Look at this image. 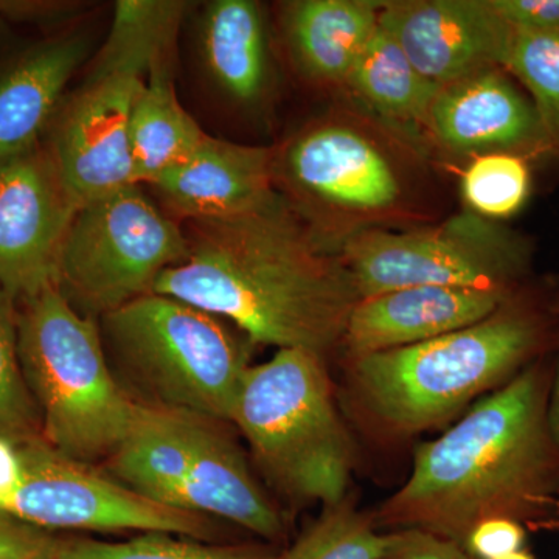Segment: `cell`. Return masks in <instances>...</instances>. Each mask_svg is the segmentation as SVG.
<instances>
[{
    "instance_id": "obj_33",
    "label": "cell",
    "mask_w": 559,
    "mask_h": 559,
    "mask_svg": "<svg viewBox=\"0 0 559 559\" xmlns=\"http://www.w3.org/2000/svg\"><path fill=\"white\" fill-rule=\"evenodd\" d=\"M75 2H27V0H0V16L11 21L58 22L75 16L83 10Z\"/></svg>"
},
{
    "instance_id": "obj_34",
    "label": "cell",
    "mask_w": 559,
    "mask_h": 559,
    "mask_svg": "<svg viewBox=\"0 0 559 559\" xmlns=\"http://www.w3.org/2000/svg\"><path fill=\"white\" fill-rule=\"evenodd\" d=\"M549 418L551 432L559 447V342L557 352H555V374L554 384H551Z\"/></svg>"
},
{
    "instance_id": "obj_28",
    "label": "cell",
    "mask_w": 559,
    "mask_h": 559,
    "mask_svg": "<svg viewBox=\"0 0 559 559\" xmlns=\"http://www.w3.org/2000/svg\"><path fill=\"white\" fill-rule=\"evenodd\" d=\"M0 439L24 443L43 439L38 407L22 374L16 310L0 294Z\"/></svg>"
},
{
    "instance_id": "obj_7",
    "label": "cell",
    "mask_w": 559,
    "mask_h": 559,
    "mask_svg": "<svg viewBox=\"0 0 559 559\" xmlns=\"http://www.w3.org/2000/svg\"><path fill=\"white\" fill-rule=\"evenodd\" d=\"M110 369L142 406L230 423L253 342L230 323L151 293L98 319Z\"/></svg>"
},
{
    "instance_id": "obj_35",
    "label": "cell",
    "mask_w": 559,
    "mask_h": 559,
    "mask_svg": "<svg viewBox=\"0 0 559 559\" xmlns=\"http://www.w3.org/2000/svg\"><path fill=\"white\" fill-rule=\"evenodd\" d=\"M498 559H536L535 555L532 551L522 549L516 551V554L507 555V557L498 558Z\"/></svg>"
},
{
    "instance_id": "obj_29",
    "label": "cell",
    "mask_w": 559,
    "mask_h": 559,
    "mask_svg": "<svg viewBox=\"0 0 559 559\" xmlns=\"http://www.w3.org/2000/svg\"><path fill=\"white\" fill-rule=\"evenodd\" d=\"M528 530L520 522L495 518L471 530L463 549L474 559H498L525 549Z\"/></svg>"
},
{
    "instance_id": "obj_9",
    "label": "cell",
    "mask_w": 559,
    "mask_h": 559,
    "mask_svg": "<svg viewBox=\"0 0 559 559\" xmlns=\"http://www.w3.org/2000/svg\"><path fill=\"white\" fill-rule=\"evenodd\" d=\"M187 253L179 221L140 186L127 187L81 205L62 242L57 286L76 311L98 320L154 293Z\"/></svg>"
},
{
    "instance_id": "obj_22",
    "label": "cell",
    "mask_w": 559,
    "mask_h": 559,
    "mask_svg": "<svg viewBox=\"0 0 559 559\" xmlns=\"http://www.w3.org/2000/svg\"><path fill=\"white\" fill-rule=\"evenodd\" d=\"M207 132L180 105L173 69L154 70L143 81L130 121L135 182L154 186L183 164Z\"/></svg>"
},
{
    "instance_id": "obj_17",
    "label": "cell",
    "mask_w": 559,
    "mask_h": 559,
    "mask_svg": "<svg viewBox=\"0 0 559 559\" xmlns=\"http://www.w3.org/2000/svg\"><path fill=\"white\" fill-rule=\"evenodd\" d=\"M153 187L168 215L186 223L231 218L274 197V146L205 135L189 159Z\"/></svg>"
},
{
    "instance_id": "obj_14",
    "label": "cell",
    "mask_w": 559,
    "mask_h": 559,
    "mask_svg": "<svg viewBox=\"0 0 559 559\" xmlns=\"http://www.w3.org/2000/svg\"><path fill=\"white\" fill-rule=\"evenodd\" d=\"M380 25L439 86L479 70L503 69L514 33L489 0L384 2Z\"/></svg>"
},
{
    "instance_id": "obj_10",
    "label": "cell",
    "mask_w": 559,
    "mask_h": 559,
    "mask_svg": "<svg viewBox=\"0 0 559 559\" xmlns=\"http://www.w3.org/2000/svg\"><path fill=\"white\" fill-rule=\"evenodd\" d=\"M340 255L359 299L412 286L518 293L532 246L469 210L437 226L360 231L342 245Z\"/></svg>"
},
{
    "instance_id": "obj_23",
    "label": "cell",
    "mask_w": 559,
    "mask_h": 559,
    "mask_svg": "<svg viewBox=\"0 0 559 559\" xmlns=\"http://www.w3.org/2000/svg\"><path fill=\"white\" fill-rule=\"evenodd\" d=\"M390 127H428L439 84L423 76L395 39L378 27L360 53L347 84Z\"/></svg>"
},
{
    "instance_id": "obj_8",
    "label": "cell",
    "mask_w": 559,
    "mask_h": 559,
    "mask_svg": "<svg viewBox=\"0 0 559 559\" xmlns=\"http://www.w3.org/2000/svg\"><path fill=\"white\" fill-rule=\"evenodd\" d=\"M14 310L17 355L43 439L69 457L103 465L130 432L138 403L110 369L98 320L76 311L57 285Z\"/></svg>"
},
{
    "instance_id": "obj_19",
    "label": "cell",
    "mask_w": 559,
    "mask_h": 559,
    "mask_svg": "<svg viewBox=\"0 0 559 559\" xmlns=\"http://www.w3.org/2000/svg\"><path fill=\"white\" fill-rule=\"evenodd\" d=\"M384 2L296 0L283 5V35L297 69L312 83L345 87L380 27Z\"/></svg>"
},
{
    "instance_id": "obj_36",
    "label": "cell",
    "mask_w": 559,
    "mask_h": 559,
    "mask_svg": "<svg viewBox=\"0 0 559 559\" xmlns=\"http://www.w3.org/2000/svg\"><path fill=\"white\" fill-rule=\"evenodd\" d=\"M551 314L559 319V297L549 305Z\"/></svg>"
},
{
    "instance_id": "obj_6",
    "label": "cell",
    "mask_w": 559,
    "mask_h": 559,
    "mask_svg": "<svg viewBox=\"0 0 559 559\" xmlns=\"http://www.w3.org/2000/svg\"><path fill=\"white\" fill-rule=\"evenodd\" d=\"M230 428L207 415L138 404L130 432L103 471L157 506L231 522L280 543L285 516Z\"/></svg>"
},
{
    "instance_id": "obj_27",
    "label": "cell",
    "mask_w": 559,
    "mask_h": 559,
    "mask_svg": "<svg viewBox=\"0 0 559 559\" xmlns=\"http://www.w3.org/2000/svg\"><path fill=\"white\" fill-rule=\"evenodd\" d=\"M532 173L518 154L489 153L474 156L462 175L463 200L471 212L496 221L516 215L530 197Z\"/></svg>"
},
{
    "instance_id": "obj_13",
    "label": "cell",
    "mask_w": 559,
    "mask_h": 559,
    "mask_svg": "<svg viewBox=\"0 0 559 559\" xmlns=\"http://www.w3.org/2000/svg\"><path fill=\"white\" fill-rule=\"evenodd\" d=\"M143 81L130 75L84 80L55 114L44 143L81 205L139 186L130 121Z\"/></svg>"
},
{
    "instance_id": "obj_31",
    "label": "cell",
    "mask_w": 559,
    "mask_h": 559,
    "mask_svg": "<svg viewBox=\"0 0 559 559\" xmlns=\"http://www.w3.org/2000/svg\"><path fill=\"white\" fill-rule=\"evenodd\" d=\"M58 539L0 511V559H51Z\"/></svg>"
},
{
    "instance_id": "obj_18",
    "label": "cell",
    "mask_w": 559,
    "mask_h": 559,
    "mask_svg": "<svg viewBox=\"0 0 559 559\" xmlns=\"http://www.w3.org/2000/svg\"><path fill=\"white\" fill-rule=\"evenodd\" d=\"M91 49L86 33H66L32 46L0 69V162L43 142L70 79Z\"/></svg>"
},
{
    "instance_id": "obj_1",
    "label": "cell",
    "mask_w": 559,
    "mask_h": 559,
    "mask_svg": "<svg viewBox=\"0 0 559 559\" xmlns=\"http://www.w3.org/2000/svg\"><path fill=\"white\" fill-rule=\"evenodd\" d=\"M557 352V349H555ZM555 353L418 444L409 479L374 511L378 528H417L465 546L495 518L559 532V447L549 406Z\"/></svg>"
},
{
    "instance_id": "obj_12",
    "label": "cell",
    "mask_w": 559,
    "mask_h": 559,
    "mask_svg": "<svg viewBox=\"0 0 559 559\" xmlns=\"http://www.w3.org/2000/svg\"><path fill=\"white\" fill-rule=\"evenodd\" d=\"M80 207L44 140L0 162V294L11 304L57 285L62 242Z\"/></svg>"
},
{
    "instance_id": "obj_5",
    "label": "cell",
    "mask_w": 559,
    "mask_h": 559,
    "mask_svg": "<svg viewBox=\"0 0 559 559\" xmlns=\"http://www.w3.org/2000/svg\"><path fill=\"white\" fill-rule=\"evenodd\" d=\"M230 425L280 495L325 509L348 498L355 447L319 353L280 348L266 362L249 366Z\"/></svg>"
},
{
    "instance_id": "obj_3",
    "label": "cell",
    "mask_w": 559,
    "mask_h": 559,
    "mask_svg": "<svg viewBox=\"0 0 559 559\" xmlns=\"http://www.w3.org/2000/svg\"><path fill=\"white\" fill-rule=\"evenodd\" d=\"M549 305L520 290L476 325L348 358L345 396L352 414L371 436L388 441L448 425L471 403L557 349L558 318Z\"/></svg>"
},
{
    "instance_id": "obj_32",
    "label": "cell",
    "mask_w": 559,
    "mask_h": 559,
    "mask_svg": "<svg viewBox=\"0 0 559 559\" xmlns=\"http://www.w3.org/2000/svg\"><path fill=\"white\" fill-rule=\"evenodd\" d=\"M514 31L559 33V0H489Z\"/></svg>"
},
{
    "instance_id": "obj_4",
    "label": "cell",
    "mask_w": 559,
    "mask_h": 559,
    "mask_svg": "<svg viewBox=\"0 0 559 559\" xmlns=\"http://www.w3.org/2000/svg\"><path fill=\"white\" fill-rule=\"evenodd\" d=\"M388 128L336 109L274 145L275 191L333 252L360 231L418 219L421 165Z\"/></svg>"
},
{
    "instance_id": "obj_24",
    "label": "cell",
    "mask_w": 559,
    "mask_h": 559,
    "mask_svg": "<svg viewBox=\"0 0 559 559\" xmlns=\"http://www.w3.org/2000/svg\"><path fill=\"white\" fill-rule=\"evenodd\" d=\"M389 543L390 532L378 528L373 514L345 498L326 507L280 559H380Z\"/></svg>"
},
{
    "instance_id": "obj_20",
    "label": "cell",
    "mask_w": 559,
    "mask_h": 559,
    "mask_svg": "<svg viewBox=\"0 0 559 559\" xmlns=\"http://www.w3.org/2000/svg\"><path fill=\"white\" fill-rule=\"evenodd\" d=\"M198 28V46L205 75L230 102L257 105L271 80L266 22L252 0L205 3Z\"/></svg>"
},
{
    "instance_id": "obj_26",
    "label": "cell",
    "mask_w": 559,
    "mask_h": 559,
    "mask_svg": "<svg viewBox=\"0 0 559 559\" xmlns=\"http://www.w3.org/2000/svg\"><path fill=\"white\" fill-rule=\"evenodd\" d=\"M503 70L532 95L550 148L559 154V33L514 31Z\"/></svg>"
},
{
    "instance_id": "obj_2",
    "label": "cell",
    "mask_w": 559,
    "mask_h": 559,
    "mask_svg": "<svg viewBox=\"0 0 559 559\" xmlns=\"http://www.w3.org/2000/svg\"><path fill=\"white\" fill-rule=\"evenodd\" d=\"M186 226L187 259L154 293L218 316L253 344L322 356L341 345L358 290L340 253L278 193L252 212Z\"/></svg>"
},
{
    "instance_id": "obj_15",
    "label": "cell",
    "mask_w": 559,
    "mask_h": 559,
    "mask_svg": "<svg viewBox=\"0 0 559 559\" xmlns=\"http://www.w3.org/2000/svg\"><path fill=\"white\" fill-rule=\"evenodd\" d=\"M426 131L443 148L466 156L554 153L535 105L499 68L441 86Z\"/></svg>"
},
{
    "instance_id": "obj_16",
    "label": "cell",
    "mask_w": 559,
    "mask_h": 559,
    "mask_svg": "<svg viewBox=\"0 0 559 559\" xmlns=\"http://www.w3.org/2000/svg\"><path fill=\"white\" fill-rule=\"evenodd\" d=\"M518 293L412 286L364 297L349 312L341 345L348 358L411 347L476 325Z\"/></svg>"
},
{
    "instance_id": "obj_21",
    "label": "cell",
    "mask_w": 559,
    "mask_h": 559,
    "mask_svg": "<svg viewBox=\"0 0 559 559\" xmlns=\"http://www.w3.org/2000/svg\"><path fill=\"white\" fill-rule=\"evenodd\" d=\"M193 3L186 0H119L112 24L86 79L130 75L146 80L154 70L173 69L176 43Z\"/></svg>"
},
{
    "instance_id": "obj_30",
    "label": "cell",
    "mask_w": 559,
    "mask_h": 559,
    "mask_svg": "<svg viewBox=\"0 0 559 559\" xmlns=\"http://www.w3.org/2000/svg\"><path fill=\"white\" fill-rule=\"evenodd\" d=\"M380 559H474L454 540L417 528L393 530Z\"/></svg>"
},
{
    "instance_id": "obj_11",
    "label": "cell",
    "mask_w": 559,
    "mask_h": 559,
    "mask_svg": "<svg viewBox=\"0 0 559 559\" xmlns=\"http://www.w3.org/2000/svg\"><path fill=\"white\" fill-rule=\"evenodd\" d=\"M21 471L0 511L40 530L170 533L201 540L215 536L207 518L142 498L97 466L55 450L44 439L17 443Z\"/></svg>"
},
{
    "instance_id": "obj_25",
    "label": "cell",
    "mask_w": 559,
    "mask_h": 559,
    "mask_svg": "<svg viewBox=\"0 0 559 559\" xmlns=\"http://www.w3.org/2000/svg\"><path fill=\"white\" fill-rule=\"evenodd\" d=\"M51 559H280V554L270 546H221L153 532L123 543L58 539Z\"/></svg>"
}]
</instances>
